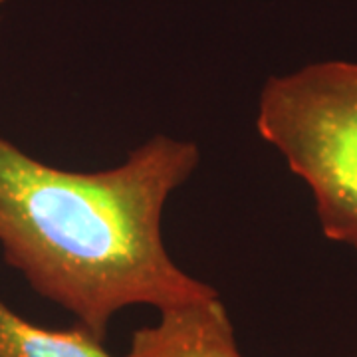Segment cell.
Wrapping results in <instances>:
<instances>
[{
    "label": "cell",
    "mask_w": 357,
    "mask_h": 357,
    "mask_svg": "<svg viewBox=\"0 0 357 357\" xmlns=\"http://www.w3.org/2000/svg\"><path fill=\"white\" fill-rule=\"evenodd\" d=\"M201 161L192 141L155 135L126 163L77 173L46 165L0 137V246L32 290L105 342L129 306L218 296L169 256L161 218Z\"/></svg>",
    "instance_id": "1"
},
{
    "label": "cell",
    "mask_w": 357,
    "mask_h": 357,
    "mask_svg": "<svg viewBox=\"0 0 357 357\" xmlns=\"http://www.w3.org/2000/svg\"><path fill=\"white\" fill-rule=\"evenodd\" d=\"M256 128L310 187L324 234L357 250V64L319 62L270 77Z\"/></svg>",
    "instance_id": "2"
},
{
    "label": "cell",
    "mask_w": 357,
    "mask_h": 357,
    "mask_svg": "<svg viewBox=\"0 0 357 357\" xmlns=\"http://www.w3.org/2000/svg\"><path fill=\"white\" fill-rule=\"evenodd\" d=\"M123 357H243L218 296L159 312V321L131 335Z\"/></svg>",
    "instance_id": "3"
},
{
    "label": "cell",
    "mask_w": 357,
    "mask_h": 357,
    "mask_svg": "<svg viewBox=\"0 0 357 357\" xmlns=\"http://www.w3.org/2000/svg\"><path fill=\"white\" fill-rule=\"evenodd\" d=\"M0 357H114L103 342L82 326L70 330L42 328L0 300Z\"/></svg>",
    "instance_id": "4"
},
{
    "label": "cell",
    "mask_w": 357,
    "mask_h": 357,
    "mask_svg": "<svg viewBox=\"0 0 357 357\" xmlns=\"http://www.w3.org/2000/svg\"><path fill=\"white\" fill-rule=\"evenodd\" d=\"M4 2H6V0H0V6H2V4H4Z\"/></svg>",
    "instance_id": "5"
}]
</instances>
